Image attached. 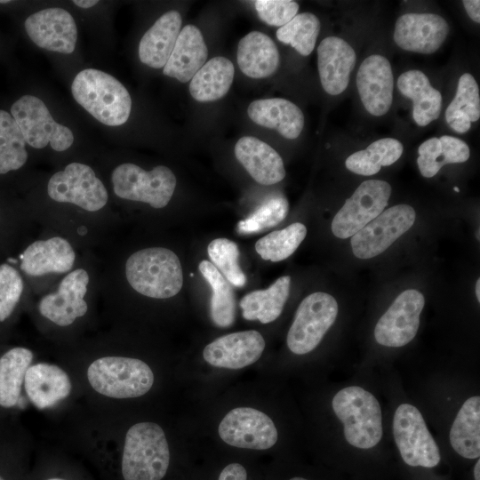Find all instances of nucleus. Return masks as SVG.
<instances>
[{
  "instance_id": "obj_1",
  "label": "nucleus",
  "mask_w": 480,
  "mask_h": 480,
  "mask_svg": "<svg viewBox=\"0 0 480 480\" xmlns=\"http://www.w3.org/2000/svg\"><path fill=\"white\" fill-rule=\"evenodd\" d=\"M71 92L76 101L103 124L118 126L130 116L132 99L127 89L101 70L80 71L72 82Z\"/></svg>"
},
{
  "instance_id": "obj_2",
  "label": "nucleus",
  "mask_w": 480,
  "mask_h": 480,
  "mask_svg": "<svg viewBox=\"0 0 480 480\" xmlns=\"http://www.w3.org/2000/svg\"><path fill=\"white\" fill-rule=\"evenodd\" d=\"M125 276L136 292L155 299L173 297L183 285L178 256L164 247H149L132 253L125 263Z\"/></svg>"
},
{
  "instance_id": "obj_3",
  "label": "nucleus",
  "mask_w": 480,
  "mask_h": 480,
  "mask_svg": "<svg viewBox=\"0 0 480 480\" xmlns=\"http://www.w3.org/2000/svg\"><path fill=\"white\" fill-rule=\"evenodd\" d=\"M169 462L168 443L159 425L140 422L129 428L122 459L124 480H161Z\"/></svg>"
},
{
  "instance_id": "obj_4",
  "label": "nucleus",
  "mask_w": 480,
  "mask_h": 480,
  "mask_svg": "<svg viewBox=\"0 0 480 480\" xmlns=\"http://www.w3.org/2000/svg\"><path fill=\"white\" fill-rule=\"evenodd\" d=\"M332 406L344 426V436L349 444L370 449L380 441L381 408L372 393L357 386L347 387L334 396Z\"/></svg>"
},
{
  "instance_id": "obj_5",
  "label": "nucleus",
  "mask_w": 480,
  "mask_h": 480,
  "mask_svg": "<svg viewBox=\"0 0 480 480\" xmlns=\"http://www.w3.org/2000/svg\"><path fill=\"white\" fill-rule=\"evenodd\" d=\"M89 383L98 393L113 398L145 395L154 383V374L143 361L123 356H105L87 370Z\"/></svg>"
},
{
  "instance_id": "obj_6",
  "label": "nucleus",
  "mask_w": 480,
  "mask_h": 480,
  "mask_svg": "<svg viewBox=\"0 0 480 480\" xmlns=\"http://www.w3.org/2000/svg\"><path fill=\"white\" fill-rule=\"evenodd\" d=\"M111 180L118 197L146 203L156 209L169 204L176 188L174 173L164 165L147 172L136 164H123L115 168Z\"/></svg>"
},
{
  "instance_id": "obj_7",
  "label": "nucleus",
  "mask_w": 480,
  "mask_h": 480,
  "mask_svg": "<svg viewBox=\"0 0 480 480\" xmlns=\"http://www.w3.org/2000/svg\"><path fill=\"white\" fill-rule=\"evenodd\" d=\"M338 315L336 300L326 292L307 296L300 304L287 334V346L296 355L315 349L335 322Z\"/></svg>"
},
{
  "instance_id": "obj_8",
  "label": "nucleus",
  "mask_w": 480,
  "mask_h": 480,
  "mask_svg": "<svg viewBox=\"0 0 480 480\" xmlns=\"http://www.w3.org/2000/svg\"><path fill=\"white\" fill-rule=\"evenodd\" d=\"M11 114L26 143L35 148H43L50 144L52 149L60 152L73 144L71 130L55 122L45 104L36 96L20 97L12 104Z\"/></svg>"
},
{
  "instance_id": "obj_9",
  "label": "nucleus",
  "mask_w": 480,
  "mask_h": 480,
  "mask_svg": "<svg viewBox=\"0 0 480 480\" xmlns=\"http://www.w3.org/2000/svg\"><path fill=\"white\" fill-rule=\"evenodd\" d=\"M393 434L403 460L412 467L434 468L440 451L420 411L410 404H400L394 414Z\"/></svg>"
},
{
  "instance_id": "obj_10",
  "label": "nucleus",
  "mask_w": 480,
  "mask_h": 480,
  "mask_svg": "<svg viewBox=\"0 0 480 480\" xmlns=\"http://www.w3.org/2000/svg\"><path fill=\"white\" fill-rule=\"evenodd\" d=\"M47 192L54 201L74 204L89 212L103 208L108 197L106 188L93 170L76 162L51 177Z\"/></svg>"
},
{
  "instance_id": "obj_11",
  "label": "nucleus",
  "mask_w": 480,
  "mask_h": 480,
  "mask_svg": "<svg viewBox=\"0 0 480 480\" xmlns=\"http://www.w3.org/2000/svg\"><path fill=\"white\" fill-rule=\"evenodd\" d=\"M390 196L391 186L387 181L362 182L334 216L333 235L342 239L353 236L384 211Z\"/></svg>"
},
{
  "instance_id": "obj_12",
  "label": "nucleus",
  "mask_w": 480,
  "mask_h": 480,
  "mask_svg": "<svg viewBox=\"0 0 480 480\" xmlns=\"http://www.w3.org/2000/svg\"><path fill=\"white\" fill-rule=\"evenodd\" d=\"M415 216L414 209L405 204L384 210L351 236L354 255L365 260L382 253L412 227Z\"/></svg>"
},
{
  "instance_id": "obj_13",
  "label": "nucleus",
  "mask_w": 480,
  "mask_h": 480,
  "mask_svg": "<svg viewBox=\"0 0 480 480\" xmlns=\"http://www.w3.org/2000/svg\"><path fill=\"white\" fill-rule=\"evenodd\" d=\"M218 431L226 444L239 448L266 450L277 441L273 420L266 413L251 407H237L228 412Z\"/></svg>"
},
{
  "instance_id": "obj_14",
  "label": "nucleus",
  "mask_w": 480,
  "mask_h": 480,
  "mask_svg": "<svg viewBox=\"0 0 480 480\" xmlns=\"http://www.w3.org/2000/svg\"><path fill=\"white\" fill-rule=\"evenodd\" d=\"M425 299L421 292L409 289L401 292L376 324V341L386 347L399 348L412 341L420 326V315Z\"/></svg>"
},
{
  "instance_id": "obj_15",
  "label": "nucleus",
  "mask_w": 480,
  "mask_h": 480,
  "mask_svg": "<svg viewBox=\"0 0 480 480\" xmlns=\"http://www.w3.org/2000/svg\"><path fill=\"white\" fill-rule=\"evenodd\" d=\"M29 38L40 48L60 53H71L76 47L77 28L72 15L61 8L36 12L24 23Z\"/></svg>"
},
{
  "instance_id": "obj_16",
  "label": "nucleus",
  "mask_w": 480,
  "mask_h": 480,
  "mask_svg": "<svg viewBox=\"0 0 480 480\" xmlns=\"http://www.w3.org/2000/svg\"><path fill=\"white\" fill-rule=\"evenodd\" d=\"M449 26L435 13H405L396 22L394 41L404 51L422 54L436 52L446 39Z\"/></svg>"
},
{
  "instance_id": "obj_17",
  "label": "nucleus",
  "mask_w": 480,
  "mask_h": 480,
  "mask_svg": "<svg viewBox=\"0 0 480 480\" xmlns=\"http://www.w3.org/2000/svg\"><path fill=\"white\" fill-rule=\"evenodd\" d=\"M89 283L88 273L77 268L67 275L60 282L58 291L44 296L38 303L42 316L60 326L71 324L77 317L87 312L84 296Z\"/></svg>"
},
{
  "instance_id": "obj_18",
  "label": "nucleus",
  "mask_w": 480,
  "mask_h": 480,
  "mask_svg": "<svg viewBox=\"0 0 480 480\" xmlns=\"http://www.w3.org/2000/svg\"><path fill=\"white\" fill-rule=\"evenodd\" d=\"M356 87L364 108L371 115H385L393 101L394 77L389 60L380 54L364 59L356 74Z\"/></svg>"
},
{
  "instance_id": "obj_19",
  "label": "nucleus",
  "mask_w": 480,
  "mask_h": 480,
  "mask_svg": "<svg viewBox=\"0 0 480 480\" xmlns=\"http://www.w3.org/2000/svg\"><path fill=\"white\" fill-rule=\"evenodd\" d=\"M265 340L254 330L223 335L209 343L203 351L211 365L226 369H241L255 363L262 355Z\"/></svg>"
},
{
  "instance_id": "obj_20",
  "label": "nucleus",
  "mask_w": 480,
  "mask_h": 480,
  "mask_svg": "<svg viewBox=\"0 0 480 480\" xmlns=\"http://www.w3.org/2000/svg\"><path fill=\"white\" fill-rule=\"evenodd\" d=\"M356 61L354 49L344 39L328 36L317 47V68L321 84L330 95L343 92Z\"/></svg>"
},
{
  "instance_id": "obj_21",
  "label": "nucleus",
  "mask_w": 480,
  "mask_h": 480,
  "mask_svg": "<svg viewBox=\"0 0 480 480\" xmlns=\"http://www.w3.org/2000/svg\"><path fill=\"white\" fill-rule=\"evenodd\" d=\"M235 156L251 177L261 185H273L285 177L282 157L268 144L252 137L240 138L235 145Z\"/></svg>"
},
{
  "instance_id": "obj_22",
  "label": "nucleus",
  "mask_w": 480,
  "mask_h": 480,
  "mask_svg": "<svg viewBox=\"0 0 480 480\" xmlns=\"http://www.w3.org/2000/svg\"><path fill=\"white\" fill-rule=\"evenodd\" d=\"M20 258V268L26 274L40 276L69 271L73 268L76 254L66 239L56 236L32 243Z\"/></svg>"
},
{
  "instance_id": "obj_23",
  "label": "nucleus",
  "mask_w": 480,
  "mask_h": 480,
  "mask_svg": "<svg viewBox=\"0 0 480 480\" xmlns=\"http://www.w3.org/2000/svg\"><path fill=\"white\" fill-rule=\"evenodd\" d=\"M207 57L208 49L201 31L195 25H186L180 29L163 73L181 83L188 82L206 62Z\"/></svg>"
},
{
  "instance_id": "obj_24",
  "label": "nucleus",
  "mask_w": 480,
  "mask_h": 480,
  "mask_svg": "<svg viewBox=\"0 0 480 480\" xmlns=\"http://www.w3.org/2000/svg\"><path fill=\"white\" fill-rule=\"evenodd\" d=\"M24 385L29 400L38 409L53 406L66 398L72 388L65 371L57 365L45 363L28 367Z\"/></svg>"
},
{
  "instance_id": "obj_25",
  "label": "nucleus",
  "mask_w": 480,
  "mask_h": 480,
  "mask_svg": "<svg viewBox=\"0 0 480 480\" xmlns=\"http://www.w3.org/2000/svg\"><path fill=\"white\" fill-rule=\"evenodd\" d=\"M181 23L177 11L166 12L159 17L140 41V60L153 68H164L173 50Z\"/></svg>"
},
{
  "instance_id": "obj_26",
  "label": "nucleus",
  "mask_w": 480,
  "mask_h": 480,
  "mask_svg": "<svg viewBox=\"0 0 480 480\" xmlns=\"http://www.w3.org/2000/svg\"><path fill=\"white\" fill-rule=\"evenodd\" d=\"M249 117L255 124L276 130L283 137L294 140L304 127V116L293 102L282 98L260 99L248 108Z\"/></svg>"
},
{
  "instance_id": "obj_27",
  "label": "nucleus",
  "mask_w": 480,
  "mask_h": 480,
  "mask_svg": "<svg viewBox=\"0 0 480 480\" xmlns=\"http://www.w3.org/2000/svg\"><path fill=\"white\" fill-rule=\"evenodd\" d=\"M236 60L244 75L260 79L277 70L280 57L275 42L268 35L252 31L239 41Z\"/></svg>"
},
{
  "instance_id": "obj_28",
  "label": "nucleus",
  "mask_w": 480,
  "mask_h": 480,
  "mask_svg": "<svg viewBox=\"0 0 480 480\" xmlns=\"http://www.w3.org/2000/svg\"><path fill=\"white\" fill-rule=\"evenodd\" d=\"M402 95L412 100V118L419 126H426L436 120L442 109V95L432 87L428 76L417 69L403 73L397 80Z\"/></svg>"
},
{
  "instance_id": "obj_29",
  "label": "nucleus",
  "mask_w": 480,
  "mask_h": 480,
  "mask_svg": "<svg viewBox=\"0 0 480 480\" xmlns=\"http://www.w3.org/2000/svg\"><path fill=\"white\" fill-rule=\"evenodd\" d=\"M291 277L284 276L265 290H255L244 295L240 300L243 317L258 320L262 324L275 321L282 313L289 297Z\"/></svg>"
},
{
  "instance_id": "obj_30",
  "label": "nucleus",
  "mask_w": 480,
  "mask_h": 480,
  "mask_svg": "<svg viewBox=\"0 0 480 480\" xmlns=\"http://www.w3.org/2000/svg\"><path fill=\"white\" fill-rule=\"evenodd\" d=\"M235 68L228 59L217 56L206 61L194 75L189 92L197 101H215L224 97L231 87Z\"/></svg>"
},
{
  "instance_id": "obj_31",
  "label": "nucleus",
  "mask_w": 480,
  "mask_h": 480,
  "mask_svg": "<svg viewBox=\"0 0 480 480\" xmlns=\"http://www.w3.org/2000/svg\"><path fill=\"white\" fill-rule=\"evenodd\" d=\"M418 154L417 164L421 175L431 178L444 164L466 162L470 156V149L462 140L444 135L425 140L420 145Z\"/></svg>"
},
{
  "instance_id": "obj_32",
  "label": "nucleus",
  "mask_w": 480,
  "mask_h": 480,
  "mask_svg": "<svg viewBox=\"0 0 480 480\" xmlns=\"http://www.w3.org/2000/svg\"><path fill=\"white\" fill-rule=\"evenodd\" d=\"M453 450L466 459L480 456V397L468 398L458 412L450 430Z\"/></svg>"
},
{
  "instance_id": "obj_33",
  "label": "nucleus",
  "mask_w": 480,
  "mask_h": 480,
  "mask_svg": "<svg viewBox=\"0 0 480 480\" xmlns=\"http://www.w3.org/2000/svg\"><path fill=\"white\" fill-rule=\"evenodd\" d=\"M479 117V87L474 76L465 73L460 76L456 94L445 110V120L453 131L465 133Z\"/></svg>"
},
{
  "instance_id": "obj_34",
  "label": "nucleus",
  "mask_w": 480,
  "mask_h": 480,
  "mask_svg": "<svg viewBox=\"0 0 480 480\" xmlns=\"http://www.w3.org/2000/svg\"><path fill=\"white\" fill-rule=\"evenodd\" d=\"M32 359V351L21 347L10 349L0 357V406L10 408L19 404Z\"/></svg>"
},
{
  "instance_id": "obj_35",
  "label": "nucleus",
  "mask_w": 480,
  "mask_h": 480,
  "mask_svg": "<svg viewBox=\"0 0 480 480\" xmlns=\"http://www.w3.org/2000/svg\"><path fill=\"white\" fill-rule=\"evenodd\" d=\"M198 268L211 286L210 315L212 321L218 327H229L234 324L236 316V299L231 284L211 261L202 260Z\"/></svg>"
},
{
  "instance_id": "obj_36",
  "label": "nucleus",
  "mask_w": 480,
  "mask_h": 480,
  "mask_svg": "<svg viewBox=\"0 0 480 480\" xmlns=\"http://www.w3.org/2000/svg\"><path fill=\"white\" fill-rule=\"evenodd\" d=\"M403 151V144L398 140L383 138L373 141L365 149L351 154L345 165L356 174L370 176L379 172L382 166L396 163Z\"/></svg>"
},
{
  "instance_id": "obj_37",
  "label": "nucleus",
  "mask_w": 480,
  "mask_h": 480,
  "mask_svg": "<svg viewBox=\"0 0 480 480\" xmlns=\"http://www.w3.org/2000/svg\"><path fill=\"white\" fill-rule=\"evenodd\" d=\"M28 159L26 141L14 118L0 109V174L22 167Z\"/></svg>"
},
{
  "instance_id": "obj_38",
  "label": "nucleus",
  "mask_w": 480,
  "mask_h": 480,
  "mask_svg": "<svg viewBox=\"0 0 480 480\" xmlns=\"http://www.w3.org/2000/svg\"><path fill=\"white\" fill-rule=\"evenodd\" d=\"M306 235L305 225L295 222L259 239L255 244V250L263 260L278 262L290 257Z\"/></svg>"
},
{
  "instance_id": "obj_39",
  "label": "nucleus",
  "mask_w": 480,
  "mask_h": 480,
  "mask_svg": "<svg viewBox=\"0 0 480 480\" xmlns=\"http://www.w3.org/2000/svg\"><path fill=\"white\" fill-rule=\"evenodd\" d=\"M320 31V21L311 12H301L276 31L277 39L290 44L302 56L309 55L316 45Z\"/></svg>"
},
{
  "instance_id": "obj_40",
  "label": "nucleus",
  "mask_w": 480,
  "mask_h": 480,
  "mask_svg": "<svg viewBox=\"0 0 480 480\" xmlns=\"http://www.w3.org/2000/svg\"><path fill=\"white\" fill-rule=\"evenodd\" d=\"M207 252L212 265L225 279L236 287H243L246 277L239 265L237 244L228 238L213 239L207 246Z\"/></svg>"
},
{
  "instance_id": "obj_41",
  "label": "nucleus",
  "mask_w": 480,
  "mask_h": 480,
  "mask_svg": "<svg viewBox=\"0 0 480 480\" xmlns=\"http://www.w3.org/2000/svg\"><path fill=\"white\" fill-rule=\"evenodd\" d=\"M289 204L283 196H275L237 223L240 234L259 233L280 223L287 215Z\"/></svg>"
},
{
  "instance_id": "obj_42",
  "label": "nucleus",
  "mask_w": 480,
  "mask_h": 480,
  "mask_svg": "<svg viewBox=\"0 0 480 480\" xmlns=\"http://www.w3.org/2000/svg\"><path fill=\"white\" fill-rule=\"evenodd\" d=\"M23 280L20 273L8 264L0 265V322L6 320L23 292Z\"/></svg>"
},
{
  "instance_id": "obj_43",
  "label": "nucleus",
  "mask_w": 480,
  "mask_h": 480,
  "mask_svg": "<svg viewBox=\"0 0 480 480\" xmlns=\"http://www.w3.org/2000/svg\"><path fill=\"white\" fill-rule=\"evenodd\" d=\"M254 6L259 18L269 26L282 27L299 11V4L292 0H256Z\"/></svg>"
},
{
  "instance_id": "obj_44",
  "label": "nucleus",
  "mask_w": 480,
  "mask_h": 480,
  "mask_svg": "<svg viewBox=\"0 0 480 480\" xmlns=\"http://www.w3.org/2000/svg\"><path fill=\"white\" fill-rule=\"evenodd\" d=\"M246 478L245 468L239 463H231L222 469L218 480H246Z\"/></svg>"
},
{
  "instance_id": "obj_45",
  "label": "nucleus",
  "mask_w": 480,
  "mask_h": 480,
  "mask_svg": "<svg viewBox=\"0 0 480 480\" xmlns=\"http://www.w3.org/2000/svg\"><path fill=\"white\" fill-rule=\"evenodd\" d=\"M463 4V6L468 13V15L469 16V18L476 22V23H479L480 22V9H479V6H480V1L478 0H464L462 2Z\"/></svg>"
},
{
  "instance_id": "obj_46",
  "label": "nucleus",
  "mask_w": 480,
  "mask_h": 480,
  "mask_svg": "<svg viewBox=\"0 0 480 480\" xmlns=\"http://www.w3.org/2000/svg\"><path fill=\"white\" fill-rule=\"evenodd\" d=\"M73 3L84 9L91 8L94 6L96 4H98V1L96 0H75Z\"/></svg>"
},
{
  "instance_id": "obj_47",
  "label": "nucleus",
  "mask_w": 480,
  "mask_h": 480,
  "mask_svg": "<svg viewBox=\"0 0 480 480\" xmlns=\"http://www.w3.org/2000/svg\"><path fill=\"white\" fill-rule=\"evenodd\" d=\"M480 460H478L475 465V468H474V476H475V480H480Z\"/></svg>"
},
{
  "instance_id": "obj_48",
  "label": "nucleus",
  "mask_w": 480,
  "mask_h": 480,
  "mask_svg": "<svg viewBox=\"0 0 480 480\" xmlns=\"http://www.w3.org/2000/svg\"><path fill=\"white\" fill-rule=\"evenodd\" d=\"M476 295L477 300L480 301V279L478 278L476 284Z\"/></svg>"
},
{
  "instance_id": "obj_49",
  "label": "nucleus",
  "mask_w": 480,
  "mask_h": 480,
  "mask_svg": "<svg viewBox=\"0 0 480 480\" xmlns=\"http://www.w3.org/2000/svg\"><path fill=\"white\" fill-rule=\"evenodd\" d=\"M290 480H308V479L300 477V476H295V477L291 478Z\"/></svg>"
},
{
  "instance_id": "obj_50",
  "label": "nucleus",
  "mask_w": 480,
  "mask_h": 480,
  "mask_svg": "<svg viewBox=\"0 0 480 480\" xmlns=\"http://www.w3.org/2000/svg\"><path fill=\"white\" fill-rule=\"evenodd\" d=\"M10 1L9 0H0V4H5V3H9Z\"/></svg>"
},
{
  "instance_id": "obj_51",
  "label": "nucleus",
  "mask_w": 480,
  "mask_h": 480,
  "mask_svg": "<svg viewBox=\"0 0 480 480\" xmlns=\"http://www.w3.org/2000/svg\"><path fill=\"white\" fill-rule=\"evenodd\" d=\"M8 260H9L10 262H13V263H16V260H13V259H8Z\"/></svg>"
},
{
  "instance_id": "obj_52",
  "label": "nucleus",
  "mask_w": 480,
  "mask_h": 480,
  "mask_svg": "<svg viewBox=\"0 0 480 480\" xmlns=\"http://www.w3.org/2000/svg\"><path fill=\"white\" fill-rule=\"evenodd\" d=\"M453 189H454V191H456V192H460V190H459V188H458L457 187H454Z\"/></svg>"
},
{
  "instance_id": "obj_53",
  "label": "nucleus",
  "mask_w": 480,
  "mask_h": 480,
  "mask_svg": "<svg viewBox=\"0 0 480 480\" xmlns=\"http://www.w3.org/2000/svg\"><path fill=\"white\" fill-rule=\"evenodd\" d=\"M48 480H63V479H59V478H52V479H48Z\"/></svg>"
},
{
  "instance_id": "obj_54",
  "label": "nucleus",
  "mask_w": 480,
  "mask_h": 480,
  "mask_svg": "<svg viewBox=\"0 0 480 480\" xmlns=\"http://www.w3.org/2000/svg\"><path fill=\"white\" fill-rule=\"evenodd\" d=\"M0 480H6L0 475Z\"/></svg>"
}]
</instances>
